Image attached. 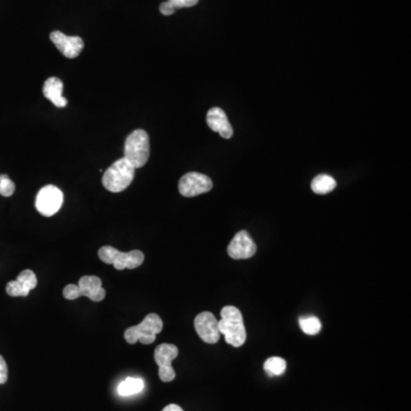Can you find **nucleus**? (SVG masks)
Segmentation results:
<instances>
[{"mask_svg": "<svg viewBox=\"0 0 411 411\" xmlns=\"http://www.w3.org/2000/svg\"><path fill=\"white\" fill-rule=\"evenodd\" d=\"M162 411H183V409L178 405H169Z\"/></svg>", "mask_w": 411, "mask_h": 411, "instance_id": "a878e982", "label": "nucleus"}, {"mask_svg": "<svg viewBox=\"0 0 411 411\" xmlns=\"http://www.w3.org/2000/svg\"><path fill=\"white\" fill-rule=\"evenodd\" d=\"M144 381L140 378L128 377L124 381H121L118 386V393L121 397H129V395L137 394L143 391Z\"/></svg>", "mask_w": 411, "mask_h": 411, "instance_id": "dca6fc26", "label": "nucleus"}, {"mask_svg": "<svg viewBox=\"0 0 411 411\" xmlns=\"http://www.w3.org/2000/svg\"><path fill=\"white\" fill-rule=\"evenodd\" d=\"M178 348L173 344H161L154 351V361L159 367V377L165 383L174 381L176 377L171 362L178 358Z\"/></svg>", "mask_w": 411, "mask_h": 411, "instance_id": "0eeeda50", "label": "nucleus"}, {"mask_svg": "<svg viewBox=\"0 0 411 411\" xmlns=\"http://www.w3.org/2000/svg\"><path fill=\"white\" fill-rule=\"evenodd\" d=\"M43 93L47 100L57 107H65L67 105V100L63 96V83L60 78L50 77L45 81Z\"/></svg>", "mask_w": 411, "mask_h": 411, "instance_id": "4468645a", "label": "nucleus"}, {"mask_svg": "<svg viewBox=\"0 0 411 411\" xmlns=\"http://www.w3.org/2000/svg\"><path fill=\"white\" fill-rule=\"evenodd\" d=\"M207 124L211 131H216L225 140L233 136V128L231 126L226 114L221 107H211L208 111Z\"/></svg>", "mask_w": 411, "mask_h": 411, "instance_id": "f8f14e48", "label": "nucleus"}, {"mask_svg": "<svg viewBox=\"0 0 411 411\" xmlns=\"http://www.w3.org/2000/svg\"><path fill=\"white\" fill-rule=\"evenodd\" d=\"M17 281H19L22 284V287L28 293H30L31 291H34V288L37 287V277H36L34 272L31 271V270H24V271L21 272L17 275Z\"/></svg>", "mask_w": 411, "mask_h": 411, "instance_id": "6ab92c4d", "label": "nucleus"}, {"mask_svg": "<svg viewBox=\"0 0 411 411\" xmlns=\"http://www.w3.org/2000/svg\"><path fill=\"white\" fill-rule=\"evenodd\" d=\"M164 324L159 315L156 313L147 315L140 324L128 328L125 331V339L128 344H135L140 341L142 344H152L156 341L158 334H160Z\"/></svg>", "mask_w": 411, "mask_h": 411, "instance_id": "20e7f679", "label": "nucleus"}, {"mask_svg": "<svg viewBox=\"0 0 411 411\" xmlns=\"http://www.w3.org/2000/svg\"><path fill=\"white\" fill-rule=\"evenodd\" d=\"M6 293L12 297H27L29 295V293L22 287V284L17 280L10 281L7 284Z\"/></svg>", "mask_w": 411, "mask_h": 411, "instance_id": "412c9836", "label": "nucleus"}, {"mask_svg": "<svg viewBox=\"0 0 411 411\" xmlns=\"http://www.w3.org/2000/svg\"><path fill=\"white\" fill-rule=\"evenodd\" d=\"M50 41L57 50L67 59H76L84 50L85 43L81 37H70L61 31H53L50 36Z\"/></svg>", "mask_w": 411, "mask_h": 411, "instance_id": "9b49d317", "label": "nucleus"}, {"mask_svg": "<svg viewBox=\"0 0 411 411\" xmlns=\"http://www.w3.org/2000/svg\"><path fill=\"white\" fill-rule=\"evenodd\" d=\"M63 192L55 185H46L38 192L36 208L45 218H52L60 211L63 204Z\"/></svg>", "mask_w": 411, "mask_h": 411, "instance_id": "423d86ee", "label": "nucleus"}, {"mask_svg": "<svg viewBox=\"0 0 411 411\" xmlns=\"http://www.w3.org/2000/svg\"><path fill=\"white\" fill-rule=\"evenodd\" d=\"M8 378V368L5 359L0 355V385L5 384Z\"/></svg>", "mask_w": 411, "mask_h": 411, "instance_id": "b1692460", "label": "nucleus"}, {"mask_svg": "<svg viewBox=\"0 0 411 411\" xmlns=\"http://www.w3.org/2000/svg\"><path fill=\"white\" fill-rule=\"evenodd\" d=\"M257 247L247 231H239L231 240L228 254L233 260H248L256 254Z\"/></svg>", "mask_w": 411, "mask_h": 411, "instance_id": "9d476101", "label": "nucleus"}, {"mask_svg": "<svg viewBox=\"0 0 411 411\" xmlns=\"http://www.w3.org/2000/svg\"><path fill=\"white\" fill-rule=\"evenodd\" d=\"M286 368H287V362L279 357H272L264 363V370L270 376H280L286 371Z\"/></svg>", "mask_w": 411, "mask_h": 411, "instance_id": "f3484780", "label": "nucleus"}, {"mask_svg": "<svg viewBox=\"0 0 411 411\" xmlns=\"http://www.w3.org/2000/svg\"><path fill=\"white\" fill-rule=\"evenodd\" d=\"M213 189V181L206 175L200 173H187L178 182V191L183 197H197L199 194L207 193Z\"/></svg>", "mask_w": 411, "mask_h": 411, "instance_id": "6e6552de", "label": "nucleus"}, {"mask_svg": "<svg viewBox=\"0 0 411 411\" xmlns=\"http://www.w3.org/2000/svg\"><path fill=\"white\" fill-rule=\"evenodd\" d=\"M173 6L178 8H187V7H193L199 3V0H167Z\"/></svg>", "mask_w": 411, "mask_h": 411, "instance_id": "5701e85b", "label": "nucleus"}, {"mask_svg": "<svg viewBox=\"0 0 411 411\" xmlns=\"http://www.w3.org/2000/svg\"><path fill=\"white\" fill-rule=\"evenodd\" d=\"M81 296L88 297L93 302H102L105 298V289L102 287V280L96 275H85L78 282Z\"/></svg>", "mask_w": 411, "mask_h": 411, "instance_id": "ddd939ff", "label": "nucleus"}, {"mask_svg": "<svg viewBox=\"0 0 411 411\" xmlns=\"http://www.w3.org/2000/svg\"><path fill=\"white\" fill-rule=\"evenodd\" d=\"M124 158L137 169L145 166L150 157V138L147 131L136 129L125 142Z\"/></svg>", "mask_w": 411, "mask_h": 411, "instance_id": "7ed1b4c3", "label": "nucleus"}, {"mask_svg": "<svg viewBox=\"0 0 411 411\" xmlns=\"http://www.w3.org/2000/svg\"><path fill=\"white\" fill-rule=\"evenodd\" d=\"M135 168L125 158L114 161L107 171H104L102 184L112 193H119L126 190L134 180Z\"/></svg>", "mask_w": 411, "mask_h": 411, "instance_id": "f03ea898", "label": "nucleus"}, {"mask_svg": "<svg viewBox=\"0 0 411 411\" xmlns=\"http://www.w3.org/2000/svg\"><path fill=\"white\" fill-rule=\"evenodd\" d=\"M98 257L105 264H112L116 270H134L143 264L144 254L140 251H131L128 253L119 251L111 246H103L98 251Z\"/></svg>", "mask_w": 411, "mask_h": 411, "instance_id": "39448f33", "label": "nucleus"}, {"mask_svg": "<svg viewBox=\"0 0 411 411\" xmlns=\"http://www.w3.org/2000/svg\"><path fill=\"white\" fill-rule=\"evenodd\" d=\"M299 327L304 334L315 336L320 333L321 322L315 317H306V318L299 319Z\"/></svg>", "mask_w": 411, "mask_h": 411, "instance_id": "a211bd4d", "label": "nucleus"}, {"mask_svg": "<svg viewBox=\"0 0 411 411\" xmlns=\"http://www.w3.org/2000/svg\"><path fill=\"white\" fill-rule=\"evenodd\" d=\"M159 10H160V13L162 14V15H165V17H169L171 14L175 13L176 8H175L169 1H165V3H161Z\"/></svg>", "mask_w": 411, "mask_h": 411, "instance_id": "393cba45", "label": "nucleus"}, {"mask_svg": "<svg viewBox=\"0 0 411 411\" xmlns=\"http://www.w3.org/2000/svg\"><path fill=\"white\" fill-rule=\"evenodd\" d=\"M336 185H337V183L335 181L334 178H331L330 175L321 174L313 178L311 189L315 193L327 194L334 190Z\"/></svg>", "mask_w": 411, "mask_h": 411, "instance_id": "2eb2a0df", "label": "nucleus"}, {"mask_svg": "<svg viewBox=\"0 0 411 411\" xmlns=\"http://www.w3.org/2000/svg\"><path fill=\"white\" fill-rule=\"evenodd\" d=\"M221 335H224L225 341L233 348H240L244 344L247 333L244 328V318L239 308L225 306L222 308L221 320H218Z\"/></svg>", "mask_w": 411, "mask_h": 411, "instance_id": "f257e3e1", "label": "nucleus"}, {"mask_svg": "<svg viewBox=\"0 0 411 411\" xmlns=\"http://www.w3.org/2000/svg\"><path fill=\"white\" fill-rule=\"evenodd\" d=\"M63 296L67 301H74V299L81 297L78 284H67V287L63 289Z\"/></svg>", "mask_w": 411, "mask_h": 411, "instance_id": "4be33fe9", "label": "nucleus"}, {"mask_svg": "<svg viewBox=\"0 0 411 411\" xmlns=\"http://www.w3.org/2000/svg\"><path fill=\"white\" fill-rule=\"evenodd\" d=\"M15 192V184L8 175L0 174V194L3 197H12Z\"/></svg>", "mask_w": 411, "mask_h": 411, "instance_id": "aec40b11", "label": "nucleus"}, {"mask_svg": "<svg viewBox=\"0 0 411 411\" xmlns=\"http://www.w3.org/2000/svg\"><path fill=\"white\" fill-rule=\"evenodd\" d=\"M194 328L201 341L207 344H215L221 338L218 320L211 312H201L194 319Z\"/></svg>", "mask_w": 411, "mask_h": 411, "instance_id": "1a4fd4ad", "label": "nucleus"}]
</instances>
